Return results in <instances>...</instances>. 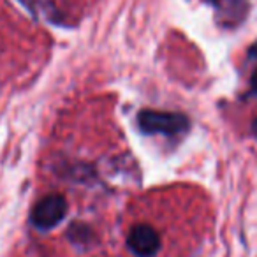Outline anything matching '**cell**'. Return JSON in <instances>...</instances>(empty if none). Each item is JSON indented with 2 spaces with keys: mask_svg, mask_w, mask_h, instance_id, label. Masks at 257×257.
I'll use <instances>...</instances> for the list:
<instances>
[{
  "mask_svg": "<svg viewBox=\"0 0 257 257\" xmlns=\"http://www.w3.org/2000/svg\"><path fill=\"white\" fill-rule=\"evenodd\" d=\"M248 55H250L252 58H257V43H253V44H252V48H250Z\"/></svg>",
  "mask_w": 257,
  "mask_h": 257,
  "instance_id": "obj_5",
  "label": "cell"
},
{
  "mask_svg": "<svg viewBox=\"0 0 257 257\" xmlns=\"http://www.w3.org/2000/svg\"><path fill=\"white\" fill-rule=\"evenodd\" d=\"M127 246L136 257H154L161 248V238L154 227L138 224L128 232Z\"/></svg>",
  "mask_w": 257,
  "mask_h": 257,
  "instance_id": "obj_3",
  "label": "cell"
},
{
  "mask_svg": "<svg viewBox=\"0 0 257 257\" xmlns=\"http://www.w3.org/2000/svg\"><path fill=\"white\" fill-rule=\"evenodd\" d=\"M138 125L145 134H162V136H176L185 133L190 121L182 113H168V111L143 109L138 113Z\"/></svg>",
  "mask_w": 257,
  "mask_h": 257,
  "instance_id": "obj_1",
  "label": "cell"
},
{
  "mask_svg": "<svg viewBox=\"0 0 257 257\" xmlns=\"http://www.w3.org/2000/svg\"><path fill=\"white\" fill-rule=\"evenodd\" d=\"M252 88L257 92V71L253 72V76H252Z\"/></svg>",
  "mask_w": 257,
  "mask_h": 257,
  "instance_id": "obj_6",
  "label": "cell"
},
{
  "mask_svg": "<svg viewBox=\"0 0 257 257\" xmlns=\"http://www.w3.org/2000/svg\"><path fill=\"white\" fill-rule=\"evenodd\" d=\"M67 215V201L60 194L43 197L32 210V224L41 231H48L60 224Z\"/></svg>",
  "mask_w": 257,
  "mask_h": 257,
  "instance_id": "obj_2",
  "label": "cell"
},
{
  "mask_svg": "<svg viewBox=\"0 0 257 257\" xmlns=\"http://www.w3.org/2000/svg\"><path fill=\"white\" fill-rule=\"evenodd\" d=\"M252 133H253V134H255V136H257V118H255V120L252 121Z\"/></svg>",
  "mask_w": 257,
  "mask_h": 257,
  "instance_id": "obj_7",
  "label": "cell"
},
{
  "mask_svg": "<svg viewBox=\"0 0 257 257\" xmlns=\"http://www.w3.org/2000/svg\"><path fill=\"white\" fill-rule=\"evenodd\" d=\"M67 236L72 243H88L90 236H92V231H90V227H86L85 224H74L69 227Z\"/></svg>",
  "mask_w": 257,
  "mask_h": 257,
  "instance_id": "obj_4",
  "label": "cell"
}]
</instances>
